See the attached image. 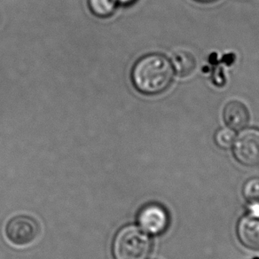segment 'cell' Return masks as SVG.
<instances>
[{
  "mask_svg": "<svg viewBox=\"0 0 259 259\" xmlns=\"http://www.w3.org/2000/svg\"><path fill=\"white\" fill-rule=\"evenodd\" d=\"M135 0H117V2H120L121 4L129 5L132 4Z\"/></svg>",
  "mask_w": 259,
  "mask_h": 259,
  "instance_id": "7c38bea8",
  "label": "cell"
},
{
  "mask_svg": "<svg viewBox=\"0 0 259 259\" xmlns=\"http://www.w3.org/2000/svg\"><path fill=\"white\" fill-rule=\"evenodd\" d=\"M224 120L232 130H241L249 120L248 109L240 101H231L224 109Z\"/></svg>",
  "mask_w": 259,
  "mask_h": 259,
  "instance_id": "52a82bcc",
  "label": "cell"
},
{
  "mask_svg": "<svg viewBox=\"0 0 259 259\" xmlns=\"http://www.w3.org/2000/svg\"><path fill=\"white\" fill-rule=\"evenodd\" d=\"M242 194L247 202L259 207V177L251 178L246 181L242 188Z\"/></svg>",
  "mask_w": 259,
  "mask_h": 259,
  "instance_id": "30bf717a",
  "label": "cell"
},
{
  "mask_svg": "<svg viewBox=\"0 0 259 259\" xmlns=\"http://www.w3.org/2000/svg\"><path fill=\"white\" fill-rule=\"evenodd\" d=\"M235 134L231 128H222L217 132L215 141L220 148L227 149L234 145Z\"/></svg>",
  "mask_w": 259,
  "mask_h": 259,
  "instance_id": "8fae6325",
  "label": "cell"
},
{
  "mask_svg": "<svg viewBox=\"0 0 259 259\" xmlns=\"http://www.w3.org/2000/svg\"><path fill=\"white\" fill-rule=\"evenodd\" d=\"M239 240L245 247L259 249V215L249 214L243 217L238 223Z\"/></svg>",
  "mask_w": 259,
  "mask_h": 259,
  "instance_id": "8992f818",
  "label": "cell"
},
{
  "mask_svg": "<svg viewBox=\"0 0 259 259\" xmlns=\"http://www.w3.org/2000/svg\"><path fill=\"white\" fill-rule=\"evenodd\" d=\"M6 237L17 247H27L36 242L41 234L38 221L29 215L13 217L6 225Z\"/></svg>",
  "mask_w": 259,
  "mask_h": 259,
  "instance_id": "3957f363",
  "label": "cell"
},
{
  "mask_svg": "<svg viewBox=\"0 0 259 259\" xmlns=\"http://www.w3.org/2000/svg\"><path fill=\"white\" fill-rule=\"evenodd\" d=\"M152 243L147 234L135 226H127L115 234L112 253L114 259H146Z\"/></svg>",
  "mask_w": 259,
  "mask_h": 259,
  "instance_id": "7a4b0ae2",
  "label": "cell"
},
{
  "mask_svg": "<svg viewBox=\"0 0 259 259\" xmlns=\"http://www.w3.org/2000/svg\"><path fill=\"white\" fill-rule=\"evenodd\" d=\"M234 155L238 162L245 166L259 164V130L249 128L235 138Z\"/></svg>",
  "mask_w": 259,
  "mask_h": 259,
  "instance_id": "277c9868",
  "label": "cell"
},
{
  "mask_svg": "<svg viewBox=\"0 0 259 259\" xmlns=\"http://www.w3.org/2000/svg\"><path fill=\"white\" fill-rule=\"evenodd\" d=\"M138 223L146 234L159 235L169 227V217L164 207L157 203L144 206L138 214Z\"/></svg>",
  "mask_w": 259,
  "mask_h": 259,
  "instance_id": "5b68a950",
  "label": "cell"
},
{
  "mask_svg": "<svg viewBox=\"0 0 259 259\" xmlns=\"http://www.w3.org/2000/svg\"><path fill=\"white\" fill-rule=\"evenodd\" d=\"M92 13L100 18H108L115 13L117 0H88Z\"/></svg>",
  "mask_w": 259,
  "mask_h": 259,
  "instance_id": "9c48e42d",
  "label": "cell"
},
{
  "mask_svg": "<svg viewBox=\"0 0 259 259\" xmlns=\"http://www.w3.org/2000/svg\"><path fill=\"white\" fill-rule=\"evenodd\" d=\"M174 76L171 63L161 54H152L141 58L134 65L132 79L141 94L155 95L170 85Z\"/></svg>",
  "mask_w": 259,
  "mask_h": 259,
  "instance_id": "6da1fadb",
  "label": "cell"
},
{
  "mask_svg": "<svg viewBox=\"0 0 259 259\" xmlns=\"http://www.w3.org/2000/svg\"><path fill=\"white\" fill-rule=\"evenodd\" d=\"M171 65L179 75L188 76L194 71L196 64L192 54L185 51H179L173 54Z\"/></svg>",
  "mask_w": 259,
  "mask_h": 259,
  "instance_id": "ba28073f",
  "label": "cell"
},
{
  "mask_svg": "<svg viewBox=\"0 0 259 259\" xmlns=\"http://www.w3.org/2000/svg\"><path fill=\"white\" fill-rule=\"evenodd\" d=\"M198 2H202V3H209V2H213L215 0H196Z\"/></svg>",
  "mask_w": 259,
  "mask_h": 259,
  "instance_id": "4fadbf2b",
  "label": "cell"
}]
</instances>
